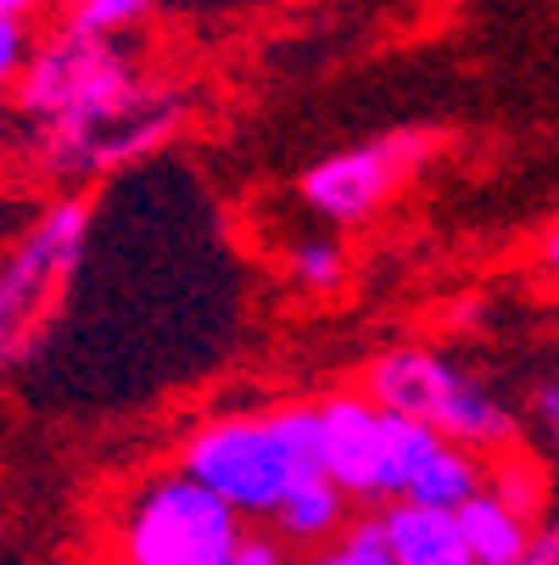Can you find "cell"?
Segmentation results:
<instances>
[{"instance_id": "obj_21", "label": "cell", "mask_w": 559, "mask_h": 565, "mask_svg": "<svg viewBox=\"0 0 559 565\" xmlns=\"http://www.w3.org/2000/svg\"><path fill=\"white\" fill-rule=\"evenodd\" d=\"M51 0H0V12H18V18H40Z\"/></svg>"}, {"instance_id": "obj_20", "label": "cell", "mask_w": 559, "mask_h": 565, "mask_svg": "<svg viewBox=\"0 0 559 565\" xmlns=\"http://www.w3.org/2000/svg\"><path fill=\"white\" fill-rule=\"evenodd\" d=\"M520 565H559V521L537 526V537H531V554H526Z\"/></svg>"}, {"instance_id": "obj_13", "label": "cell", "mask_w": 559, "mask_h": 565, "mask_svg": "<svg viewBox=\"0 0 559 565\" xmlns=\"http://www.w3.org/2000/svg\"><path fill=\"white\" fill-rule=\"evenodd\" d=\"M302 565H397L391 537H386V515H358L342 537H331L325 548H308Z\"/></svg>"}, {"instance_id": "obj_23", "label": "cell", "mask_w": 559, "mask_h": 565, "mask_svg": "<svg viewBox=\"0 0 559 565\" xmlns=\"http://www.w3.org/2000/svg\"><path fill=\"white\" fill-rule=\"evenodd\" d=\"M62 7H67V12H73V7H78V0H62Z\"/></svg>"}, {"instance_id": "obj_7", "label": "cell", "mask_w": 559, "mask_h": 565, "mask_svg": "<svg viewBox=\"0 0 559 565\" xmlns=\"http://www.w3.org/2000/svg\"><path fill=\"white\" fill-rule=\"evenodd\" d=\"M325 420V470L364 504H386V403L369 392H342L319 403Z\"/></svg>"}, {"instance_id": "obj_17", "label": "cell", "mask_w": 559, "mask_h": 565, "mask_svg": "<svg viewBox=\"0 0 559 565\" xmlns=\"http://www.w3.org/2000/svg\"><path fill=\"white\" fill-rule=\"evenodd\" d=\"M34 45L40 40H29V18H18V12H0V78H12L29 67V56H34Z\"/></svg>"}, {"instance_id": "obj_24", "label": "cell", "mask_w": 559, "mask_h": 565, "mask_svg": "<svg viewBox=\"0 0 559 565\" xmlns=\"http://www.w3.org/2000/svg\"><path fill=\"white\" fill-rule=\"evenodd\" d=\"M118 565H123V559H118Z\"/></svg>"}, {"instance_id": "obj_14", "label": "cell", "mask_w": 559, "mask_h": 565, "mask_svg": "<svg viewBox=\"0 0 559 565\" xmlns=\"http://www.w3.org/2000/svg\"><path fill=\"white\" fill-rule=\"evenodd\" d=\"M487 488L504 499V504H515L520 515H531L537 521V510H542V470L531 465V459H515V454H498L493 465H487Z\"/></svg>"}, {"instance_id": "obj_9", "label": "cell", "mask_w": 559, "mask_h": 565, "mask_svg": "<svg viewBox=\"0 0 559 565\" xmlns=\"http://www.w3.org/2000/svg\"><path fill=\"white\" fill-rule=\"evenodd\" d=\"M353 493L331 470H313V476H297L291 493L280 499V510L269 515V526L291 543V548H325L331 537H342L353 526Z\"/></svg>"}, {"instance_id": "obj_19", "label": "cell", "mask_w": 559, "mask_h": 565, "mask_svg": "<svg viewBox=\"0 0 559 565\" xmlns=\"http://www.w3.org/2000/svg\"><path fill=\"white\" fill-rule=\"evenodd\" d=\"M526 426L559 454V381H542V386L531 392V403H526Z\"/></svg>"}, {"instance_id": "obj_12", "label": "cell", "mask_w": 559, "mask_h": 565, "mask_svg": "<svg viewBox=\"0 0 559 565\" xmlns=\"http://www.w3.org/2000/svg\"><path fill=\"white\" fill-rule=\"evenodd\" d=\"M442 443H448V437H442L437 426L386 409V504H391V499H409L420 465H426Z\"/></svg>"}, {"instance_id": "obj_2", "label": "cell", "mask_w": 559, "mask_h": 565, "mask_svg": "<svg viewBox=\"0 0 559 565\" xmlns=\"http://www.w3.org/2000/svg\"><path fill=\"white\" fill-rule=\"evenodd\" d=\"M247 532V515L202 476L163 470L123 504L118 559L123 565H224Z\"/></svg>"}, {"instance_id": "obj_22", "label": "cell", "mask_w": 559, "mask_h": 565, "mask_svg": "<svg viewBox=\"0 0 559 565\" xmlns=\"http://www.w3.org/2000/svg\"><path fill=\"white\" fill-rule=\"evenodd\" d=\"M542 258L559 269V224H553V230H548V241H542Z\"/></svg>"}, {"instance_id": "obj_1", "label": "cell", "mask_w": 559, "mask_h": 565, "mask_svg": "<svg viewBox=\"0 0 559 565\" xmlns=\"http://www.w3.org/2000/svg\"><path fill=\"white\" fill-rule=\"evenodd\" d=\"M12 107L34 129V169L56 185L140 163L163 151L185 118L169 90H151L135 73L123 34H90L73 18L34 45L29 67L12 78Z\"/></svg>"}, {"instance_id": "obj_10", "label": "cell", "mask_w": 559, "mask_h": 565, "mask_svg": "<svg viewBox=\"0 0 559 565\" xmlns=\"http://www.w3.org/2000/svg\"><path fill=\"white\" fill-rule=\"evenodd\" d=\"M459 521H464V537H470V548H475V559H482V565H520L531 554V537H537L531 515H520L515 504H504L493 488L475 493L459 510Z\"/></svg>"}, {"instance_id": "obj_5", "label": "cell", "mask_w": 559, "mask_h": 565, "mask_svg": "<svg viewBox=\"0 0 559 565\" xmlns=\"http://www.w3.org/2000/svg\"><path fill=\"white\" fill-rule=\"evenodd\" d=\"M180 465L202 476L213 493H224L247 521H269L291 481L302 476L291 459V443L280 431V415H218L196 426L180 448Z\"/></svg>"}, {"instance_id": "obj_15", "label": "cell", "mask_w": 559, "mask_h": 565, "mask_svg": "<svg viewBox=\"0 0 559 565\" xmlns=\"http://www.w3.org/2000/svg\"><path fill=\"white\" fill-rule=\"evenodd\" d=\"M342 275H347V253L336 241H302V247H291V280L302 291H331V286H342Z\"/></svg>"}, {"instance_id": "obj_3", "label": "cell", "mask_w": 559, "mask_h": 565, "mask_svg": "<svg viewBox=\"0 0 559 565\" xmlns=\"http://www.w3.org/2000/svg\"><path fill=\"white\" fill-rule=\"evenodd\" d=\"M364 392L375 403L397 415H415L426 426H437L448 443H464V448H482V454H504L515 437H520V420L515 409L487 392L475 375H464L453 359L442 353H426V348H391L369 364V381Z\"/></svg>"}, {"instance_id": "obj_16", "label": "cell", "mask_w": 559, "mask_h": 565, "mask_svg": "<svg viewBox=\"0 0 559 565\" xmlns=\"http://www.w3.org/2000/svg\"><path fill=\"white\" fill-rule=\"evenodd\" d=\"M146 12H151V0H78L73 23L90 29V34H123V29H135Z\"/></svg>"}, {"instance_id": "obj_8", "label": "cell", "mask_w": 559, "mask_h": 565, "mask_svg": "<svg viewBox=\"0 0 559 565\" xmlns=\"http://www.w3.org/2000/svg\"><path fill=\"white\" fill-rule=\"evenodd\" d=\"M380 515H386V537H391L397 565H482L470 537H464L459 510H437V504H420V499H391Z\"/></svg>"}, {"instance_id": "obj_11", "label": "cell", "mask_w": 559, "mask_h": 565, "mask_svg": "<svg viewBox=\"0 0 559 565\" xmlns=\"http://www.w3.org/2000/svg\"><path fill=\"white\" fill-rule=\"evenodd\" d=\"M482 488H487V454H482V448H464V443H442V448L420 465L409 499L437 504V510H464Z\"/></svg>"}, {"instance_id": "obj_4", "label": "cell", "mask_w": 559, "mask_h": 565, "mask_svg": "<svg viewBox=\"0 0 559 565\" xmlns=\"http://www.w3.org/2000/svg\"><path fill=\"white\" fill-rule=\"evenodd\" d=\"M85 247H90V202L85 196H51L29 218V230L12 241L7 269H0V342H7L12 364L23 359V342L45 319V308L78 275Z\"/></svg>"}, {"instance_id": "obj_18", "label": "cell", "mask_w": 559, "mask_h": 565, "mask_svg": "<svg viewBox=\"0 0 559 565\" xmlns=\"http://www.w3.org/2000/svg\"><path fill=\"white\" fill-rule=\"evenodd\" d=\"M224 565H291V543L269 526V532H241V543H235V554Z\"/></svg>"}, {"instance_id": "obj_6", "label": "cell", "mask_w": 559, "mask_h": 565, "mask_svg": "<svg viewBox=\"0 0 559 565\" xmlns=\"http://www.w3.org/2000/svg\"><path fill=\"white\" fill-rule=\"evenodd\" d=\"M426 157H431V135H420V129L380 135L369 146H353V151H336L325 163H313L302 174V202L331 224H364L386 207V196L404 185Z\"/></svg>"}]
</instances>
